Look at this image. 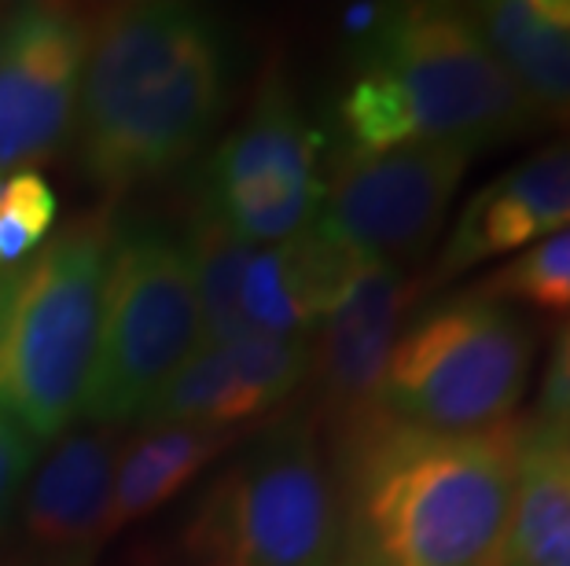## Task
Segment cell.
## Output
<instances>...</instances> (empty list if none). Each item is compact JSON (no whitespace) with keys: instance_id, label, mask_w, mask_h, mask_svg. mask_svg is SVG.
<instances>
[{"instance_id":"cell-11","label":"cell","mask_w":570,"mask_h":566,"mask_svg":"<svg viewBox=\"0 0 570 566\" xmlns=\"http://www.w3.org/2000/svg\"><path fill=\"white\" fill-rule=\"evenodd\" d=\"M412 287L397 265L365 261L313 331V371L321 413L335 438L383 416L380 390L391 349L402 335Z\"/></svg>"},{"instance_id":"cell-6","label":"cell","mask_w":570,"mask_h":566,"mask_svg":"<svg viewBox=\"0 0 570 566\" xmlns=\"http://www.w3.org/2000/svg\"><path fill=\"white\" fill-rule=\"evenodd\" d=\"M533 371V331L482 291L456 295L402 328L383 371V416L468 435L515 419Z\"/></svg>"},{"instance_id":"cell-15","label":"cell","mask_w":570,"mask_h":566,"mask_svg":"<svg viewBox=\"0 0 570 566\" xmlns=\"http://www.w3.org/2000/svg\"><path fill=\"white\" fill-rule=\"evenodd\" d=\"M118 456L111 427L59 438L27 497V534L41 548H89L107 537Z\"/></svg>"},{"instance_id":"cell-14","label":"cell","mask_w":570,"mask_h":566,"mask_svg":"<svg viewBox=\"0 0 570 566\" xmlns=\"http://www.w3.org/2000/svg\"><path fill=\"white\" fill-rule=\"evenodd\" d=\"M468 16L533 122L570 126V0H490Z\"/></svg>"},{"instance_id":"cell-9","label":"cell","mask_w":570,"mask_h":566,"mask_svg":"<svg viewBox=\"0 0 570 566\" xmlns=\"http://www.w3.org/2000/svg\"><path fill=\"white\" fill-rule=\"evenodd\" d=\"M475 155L471 143H409L383 155H343L332 177H324V199L313 221L354 258L402 269L439 239Z\"/></svg>"},{"instance_id":"cell-10","label":"cell","mask_w":570,"mask_h":566,"mask_svg":"<svg viewBox=\"0 0 570 566\" xmlns=\"http://www.w3.org/2000/svg\"><path fill=\"white\" fill-rule=\"evenodd\" d=\"M89 19L63 4L0 16V173L30 170L63 148L78 122Z\"/></svg>"},{"instance_id":"cell-18","label":"cell","mask_w":570,"mask_h":566,"mask_svg":"<svg viewBox=\"0 0 570 566\" xmlns=\"http://www.w3.org/2000/svg\"><path fill=\"white\" fill-rule=\"evenodd\" d=\"M180 247H185L191 276H196L203 346H233L254 335L239 309V291H244V272L254 247L233 228L210 218L203 207L191 210Z\"/></svg>"},{"instance_id":"cell-22","label":"cell","mask_w":570,"mask_h":566,"mask_svg":"<svg viewBox=\"0 0 570 566\" xmlns=\"http://www.w3.org/2000/svg\"><path fill=\"white\" fill-rule=\"evenodd\" d=\"M538 419L570 427V324L560 331V339H556V349L549 357V368H544Z\"/></svg>"},{"instance_id":"cell-16","label":"cell","mask_w":570,"mask_h":566,"mask_svg":"<svg viewBox=\"0 0 570 566\" xmlns=\"http://www.w3.org/2000/svg\"><path fill=\"white\" fill-rule=\"evenodd\" d=\"M512 566H570V427L527 419L515 464Z\"/></svg>"},{"instance_id":"cell-8","label":"cell","mask_w":570,"mask_h":566,"mask_svg":"<svg viewBox=\"0 0 570 566\" xmlns=\"http://www.w3.org/2000/svg\"><path fill=\"white\" fill-rule=\"evenodd\" d=\"M321 132L281 75L254 92L247 118L217 143L199 173L196 207L250 247L284 244L321 210Z\"/></svg>"},{"instance_id":"cell-17","label":"cell","mask_w":570,"mask_h":566,"mask_svg":"<svg viewBox=\"0 0 570 566\" xmlns=\"http://www.w3.org/2000/svg\"><path fill=\"white\" fill-rule=\"evenodd\" d=\"M239 430L222 427H151L118 456L107 534L144 519L214 464Z\"/></svg>"},{"instance_id":"cell-2","label":"cell","mask_w":570,"mask_h":566,"mask_svg":"<svg viewBox=\"0 0 570 566\" xmlns=\"http://www.w3.org/2000/svg\"><path fill=\"white\" fill-rule=\"evenodd\" d=\"M233 44L214 11L174 0L115 4L89 22L78 96L81 170L126 191L188 162L225 115Z\"/></svg>"},{"instance_id":"cell-3","label":"cell","mask_w":570,"mask_h":566,"mask_svg":"<svg viewBox=\"0 0 570 566\" xmlns=\"http://www.w3.org/2000/svg\"><path fill=\"white\" fill-rule=\"evenodd\" d=\"M346 159L409 143H490L523 137L530 107L482 41L468 8H386L354 44L350 81L335 103Z\"/></svg>"},{"instance_id":"cell-1","label":"cell","mask_w":570,"mask_h":566,"mask_svg":"<svg viewBox=\"0 0 570 566\" xmlns=\"http://www.w3.org/2000/svg\"><path fill=\"white\" fill-rule=\"evenodd\" d=\"M527 419L442 435L375 416L335 441L338 566H512Z\"/></svg>"},{"instance_id":"cell-13","label":"cell","mask_w":570,"mask_h":566,"mask_svg":"<svg viewBox=\"0 0 570 566\" xmlns=\"http://www.w3.org/2000/svg\"><path fill=\"white\" fill-rule=\"evenodd\" d=\"M361 258L338 247L317 221H309L284 244L254 247L244 272L239 309L254 335L313 339L324 312L354 280Z\"/></svg>"},{"instance_id":"cell-12","label":"cell","mask_w":570,"mask_h":566,"mask_svg":"<svg viewBox=\"0 0 570 566\" xmlns=\"http://www.w3.org/2000/svg\"><path fill=\"white\" fill-rule=\"evenodd\" d=\"M563 228H570V140L541 148L468 199L434 265V280L519 255Z\"/></svg>"},{"instance_id":"cell-4","label":"cell","mask_w":570,"mask_h":566,"mask_svg":"<svg viewBox=\"0 0 570 566\" xmlns=\"http://www.w3.org/2000/svg\"><path fill=\"white\" fill-rule=\"evenodd\" d=\"M107 225L78 221L0 269V416L22 435H67L89 390Z\"/></svg>"},{"instance_id":"cell-7","label":"cell","mask_w":570,"mask_h":566,"mask_svg":"<svg viewBox=\"0 0 570 566\" xmlns=\"http://www.w3.org/2000/svg\"><path fill=\"white\" fill-rule=\"evenodd\" d=\"M199 346L203 317L185 247L151 225L111 236L81 416L100 427L140 419Z\"/></svg>"},{"instance_id":"cell-5","label":"cell","mask_w":570,"mask_h":566,"mask_svg":"<svg viewBox=\"0 0 570 566\" xmlns=\"http://www.w3.org/2000/svg\"><path fill=\"white\" fill-rule=\"evenodd\" d=\"M180 566H338L335 467L306 416L273 424L191 504Z\"/></svg>"},{"instance_id":"cell-19","label":"cell","mask_w":570,"mask_h":566,"mask_svg":"<svg viewBox=\"0 0 570 566\" xmlns=\"http://www.w3.org/2000/svg\"><path fill=\"white\" fill-rule=\"evenodd\" d=\"M479 291L504 306L519 302L552 317H570V228L519 250Z\"/></svg>"},{"instance_id":"cell-20","label":"cell","mask_w":570,"mask_h":566,"mask_svg":"<svg viewBox=\"0 0 570 566\" xmlns=\"http://www.w3.org/2000/svg\"><path fill=\"white\" fill-rule=\"evenodd\" d=\"M56 221V191L33 170L0 180V269L33 255Z\"/></svg>"},{"instance_id":"cell-21","label":"cell","mask_w":570,"mask_h":566,"mask_svg":"<svg viewBox=\"0 0 570 566\" xmlns=\"http://www.w3.org/2000/svg\"><path fill=\"white\" fill-rule=\"evenodd\" d=\"M33 445L38 441L22 435L8 416H0V519H4L8 508L19 497L22 478H27L33 464Z\"/></svg>"}]
</instances>
